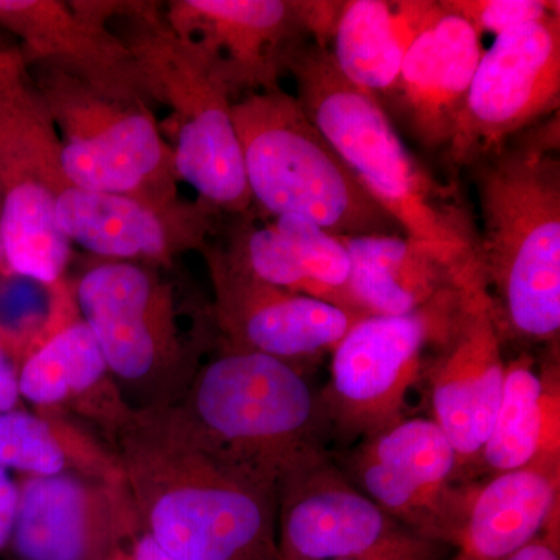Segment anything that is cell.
Masks as SVG:
<instances>
[{
	"label": "cell",
	"instance_id": "29",
	"mask_svg": "<svg viewBox=\"0 0 560 560\" xmlns=\"http://www.w3.org/2000/svg\"><path fill=\"white\" fill-rule=\"evenodd\" d=\"M293 7L308 38H313L312 43L330 50L345 2L293 0Z\"/></svg>",
	"mask_w": 560,
	"mask_h": 560
},
{
	"label": "cell",
	"instance_id": "16",
	"mask_svg": "<svg viewBox=\"0 0 560 560\" xmlns=\"http://www.w3.org/2000/svg\"><path fill=\"white\" fill-rule=\"evenodd\" d=\"M501 346L485 280H474L423 374L430 381L433 420L455 448L463 480L480 460L499 410L506 372Z\"/></svg>",
	"mask_w": 560,
	"mask_h": 560
},
{
	"label": "cell",
	"instance_id": "2",
	"mask_svg": "<svg viewBox=\"0 0 560 560\" xmlns=\"http://www.w3.org/2000/svg\"><path fill=\"white\" fill-rule=\"evenodd\" d=\"M478 264L501 340L558 342L559 119L537 124L474 165Z\"/></svg>",
	"mask_w": 560,
	"mask_h": 560
},
{
	"label": "cell",
	"instance_id": "9",
	"mask_svg": "<svg viewBox=\"0 0 560 560\" xmlns=\"http://www.w3.org/2000/svg\"><path fill=\"white\" fill-rule=\"evenodd\" d=\"M33 69L60 135L70 186L160 206L180 201L173 151L150 103L103 94L58 70Z\"/></svg>",
	"mask_w": 560,
	"mask_h": 560
},
{
	"label": "cell",
	"instance_id": "22",
	"mask_svg": "<svg viewBox=\"0 0 560 560\" xmlns=\"http://www.w3.org/2000/svg\"><path fill=\"white\" fill-rule=\"evenodd\" d=\"M560 517V460L471 482L452 560H506Z\"/></svg>",
	"mask_w": 560,
	"mask_h": 560
},
{
	"label": "cell",
	"instance_id": "6",
	"mask_svg": "<svg viewBox=\"0 0 560 560\" xmlns=\"http://www.w3.org/2000/svg\"><path fill=\"white\" fill-rule=\"evenodd\" d=\"M232 119L253 202L275 219L308 220L338 237L404 235L294 95L282 88L245 95Z\"/></svg>",
	"mask_w": 560,
	"mask_h": 560
},
{
	"label": "cell",
	"instance_id": "32",
	"mask_svg": "<svg viewBox=\"0 0 560 560\" xmlns=\"http://www.w3.org/2000/svg\"><path fill=\"white\" fill-rule=\"evenodd\" d=\"M114 560H178L171 552L161 547L160 541L145 528L132 534L130 539L121 545Z\"/></svg>",
	"mask_w": 560,
	"mask_h": 560
},
{
	"label": "cell",
	"instance_id": "17",
	"mask_svg": "<svg viewBox=\"0 0 560 560\" xmlns=\"http://www.w3.org/2000/svg\"><path fill=\"white\" fill-rule=\"evenodd\" d=\"M164 16L208 55L234 98L279 90L291 55L311 40L293 0H173Z\"/></svg>",
	"mask_w": 560,
	"mask_h": 560
},
{
	"label": "cell",
	"instance_id": "8",
	"mask_svg": "<svg viewBox=\"0 0 560 560\" xmlns=\"http://www.w3.org/2000/svg\"><path fill=\"white\" fill-rule=\"evenodd\" d=\"M121 396L136 410L176 404L194 377L171 285L150 265L102 260L73 287Z\"/></svg>",
	"mask_w": 560,
	"mask_h": 560
},
{
	"label": "cell",
	"instance_id": "7",
	"mask_svg": "<svg viewBox=\"0 0 560 560\" xmlns=\"http://www.w3.org/2000/svg\"><path fill=\"white\" fill-rule=\"evenodd\" d=\"M70 183L60 135L20 47L0 49V235L7 271L55 289L72 243L57 224Z\"/></svg>",
	"mask_w": 560,
	"mask_h": 560
},
{
	"label": "cell",
	"instance_id": "25",
	"mask_svg": "<svg viewBox=\"0 0 560 560\" xmlns=\"http://www.w3.org/2000/svg\"><path fill=\"white\" fill-rule=\"evenodd\" d=\"M440 13V2L429 0H349L331 40L334 60L360 90L388 94L408 47Z\"/></svg>",
	"mask_w": 560,
	"mask_h": 560
},
{
	"label": "cell",
	"instance_id": "19",
	"mask_svg": "<svg viewBox=\"0 0 560 560\" xmlns=\"http://www.w3.org/2000/svg\"><path fill=\"white\" fill-rule=\"evenodd\" d=\"M55 213L62 235L88 253L153 267L171 264L184 250L205 248L219 210L201 200L160 206L69 186Z\"/></svg>",
	"mask_w": 560,
	"mask_h": 560
},
{
	"label": "cell",
	"instance_id": "13",
	"mask_svg": "<svg viewBox=\"0 0 560 560\" xmlns=\"http://www.w3.org/2000/svg\"><path fill=\"white\" fill-rule=\"evenodd\" d=\"M342 474L419 536L453 547L471 482L460 478L452 442L433 419L400 420L360 442Z\"/></svg>",
	"mask_w": 560,
	"mask_h": 560
},
{
	"label": "cell",
	"instance_id": "33",
	"mask_svg": "<svg viewBox=\"0 0 560 560\" xmlns=\"http://www.w3.org/2000/svg\"><path fill=\"white\" fill-rule=\"evenodd\" d=\"M20 368L0 348V412L21 408Z\"/></svg>",
	"mask_w": 560,
	"mask_h": 560
},
{
	"label": "cell",
	"instance_id": "20",
	"mask_svg": "<svg viewBox=\"0 0 560 560\" xmlns=\"http://www.w3.org/2000/svg\"><path fill=\"white\" fill-rule=\"evenodd\" d=\"M482 54L481 36L469 22L442 7L412 40L388 94L420 143L448 147Z\"/></svg>",
	"mask_w": 560,
	"mask_h": 560
},
{
	"label": "cell",
	"instance_id": "4",
	"mask_svg": "<svg viewBox=\"0 0 560 560\" xmlns=\"http://www.w3.org/2000/svg\"><path fill=\"white\" fill-rule=\"evenodd\" d=\"M173 407L206 447L278 493L291 475L329 456L319 394L298 366L264 353L223 348Z\"/></svg>",
	"mask_w": 560,
	"mask_h": 560
},
{
	"label": "cell",
	"instance_id": "10",
	"mask_svg": "<svg viewBox=\"0 0 560 560\" xmlns=\"http://www.w3.org/2000/svg\"><path fill=\"white\" fill-rule=\"evenodd\" d=\"M469 283L410 315L366 316L350 327L331 350L329 383L319 394L330 430L363 441L405 419L427 352L447 337Z\"/></svg>",
	"mask_w": 560,
	"mask_h": 560
},
{
	"label": "cell",
	"instance_id": "30",
	"mask_svg": "<svg viewBox=\"0 0 560 560\" xmlns=\"http://www.w3.org/2000/svg\"><path fill=\"white\" fill-rule=\"evenodd\" d=\"M18 482L10 477L9 470L0 466V555L9 550L11 534L16 522Z\"/></svg>",
	"mask_w": 560,
	"mask_h": 560
},
{
	"label": "cell",
	"instance_id": "15",
	"mask_svg": "<svg viewBox=\"0 0 560 560\" xmlns=\"http://www.w3.org/2000/svg\"><path fill=\"white\" fill-rule=\"evenodd\" d=\"M13 560H114L142 528L125 480L81 475L18 477Z\"/></svg>",
	"mask_w": 560,
	"mask_h": 560
},
{
	"label": "cell",
	"instance_id": "24",
	"mask_svg": "<svg viewBox=\"0 0 560 560\" xmlns=\"http://www.w3.org/2000/svg\"><path fill=\"white\" fill-rule=\"evenodd\" d=\"M560 460L558 359L537 364L528 353L506 363L495 420L478 464L492 475Z\"/></svg>",
	"mask_w": 560,
	"mask_h": 560
},
{
	"label": "cell",
	"instance_id": "31",
	"mask_svg": "<svg viewBox=\"0 0 560 560\" xmlns=\"http://www.w3.org/2000/svg\"><path fill=\"white\" fill-rule=\"evenodd\" d=\"M506 560H560V517Z\"/></svg>",
	"mask_w": 560,
	"mask_h": 560
},
{
	"label": "cell",
	"instance_id": "11",
	"mask_svg": "<svg viewBox=\"0 0 560 560\" xmlns=\"http://www.w3.org/2000/svg\"><path fill=\"white\" fill-rule=\"evenodd\" d=\"M445 548L383 511L330 455L280 486L279 560H442Z\"/></svg>",
	"mask_w": 560,
	"mask_h": 560
},
{
	"label": "cell",
	"instance_id": "34",
	"mask_svg": "<svg viewBox=\"0 0 560 560\" xmlns=\"http://www.w3.org/2000/svg\"><path fill=\"white\" fill-rule=\"evenodd\" d=\"M5 272L9 271H7L5 260H3L2 235H0V278H2Z\"/></svg>",
	"mask_w": 560,
	"mask_h": 560
},
{
	"label": "cell",
	"instance_id": "5",
	"mask_svg": "<svg viewBox=\"0 0 560 560\" xmlns=\"http://www.w3.org/2000/svg\"><path fill=\"white\" fill-rule=\"evenodd\" d=\"M103 20L127 44L151 105L165 106L160 124L179 180L219 212L243 215L254 205L226 81L208 55L180 38L151 2H97Z\"/></svg>",
	"mask_w": 560,
	"mask_h": 560
},
{
	"label": "cell",
	"instance_id": "27",
	"mask_svg": "<svg viewBox=\"0 0 560 560\" xmlns=\"http://www.w3.org/2000/svg\"><path fill=\"white\" fill-rule=\"evenodd\" d=\"M276 230L304 272L313 300L329 302L335 307L361 316L349 293L350 257L342 238L316 223L296 217L272 221Z\"/></svg>",
	"mask_w": 560,
	"mask_h": 560
},
{
	"label": "cell",
	"instance_id": "26",
	"mask_svg": "<svg viewBox=\"0 0 560 560\" xmlns=\"http://www.w3.org/2000/svg\"><path fill=\"white\" fill-rule=\"evenodd\" d=\"M0 466L31 477L124 480L113 448L83 422L57 411L0 412Z\"/></svg>",
	"mask_w": 560,
	"mask_h": 560
},
{
	"label": "cell",
	"instance_id": "1",
	"mask_svg": "<svg viewBox=\"0 0 560 560\" xmlns=\"http://www.w3.org/2000/svg\"><path fill=\"white\" fill-rule=\"evenodd\" d=\"M143 528L178 560H279L278 490L210 451L173 405L109 441Z\"/></svg>",
	"mask_w": 560,
	"mask_h": 560
},
{
	"label": "cell",
	"instance_id": "23",
	"mask_svg": "<svg viewBox=\"0 0 560 560\" xmlns=\"http://www.w3.org/2000/svg\"><path fill=\"white\" fill-rule=\"evenodd\" d=\"M350 257L349 293L361 316H404L445 291L482 278L405 235L341 237Z\"/></svg>",
	"mask_w": 560,
	"mask_h": 560
},
{
	"label": "cell",
	"instance_id": "3",
	"mask_svg": "<svg viewBox=\"0 0 560 560\" xmlns=\"http://www.w3.org/2000/svg\"><path fill=\"white\" fill-rule=\"evenodd\" d=\"M287 73L308 119L405 237L464 270L480 268L478 231L459 195L412 156L378 97L346 79L331 51L312 40L293 51Z\"/></svg>",
	"mask_w": 560,
	"mask_h": 560
},
{
	"label": "cell",
	"instance_id": "14",
	"mask_svg": "<svg viewBox=\"0 0 560 560\" xmlns=\"http://www.w3.org/2000/svg\"><path fill=\"white\" fill-rule=\"evenodd\" d=\"M213 290L212 318L224 348L296 366L337 348L359 316L257 279L228 246L201 249Z\"/></svg>",
	"mask_w": 560,
	"mask_h": 560
},
{
	"label": "cell",
	"instance_id": "12",
	"mask_svg": "<svg viewBox=\"0 0 560 560\" xmlns=\"http://www.w3.org/2000/svg\"><path fill=\"white\" fill-rule=\"evenodd\" d=\"M559 106L560 14H550L497 36L482 54L448 156L474 167Z\"/></svg>",
	"mask_w": 560,
	"mask_h": 560
},
{
	"label": "cell",
	"instance_id": "18",
	"mask_svg": "<svg viewBox=\"0 0 560 560\" xmlns=\"http://www.w3.org/2000/svg\"><path fill=\"white\" fill-rule=\"evenodd\" d=\"M0 25L21 40L28 68L58 70L103 94L150 103L131 50L94 2L0 0Z\"/></svg>",
	"mask_w": 560,
	"mask_h": 560
},
{
	"label": "cell",
	"instance_id": "28",
	"mask_svg": "<svg viewBox=\"0 0 560 560\" xmlns=\"http://www.w3.org/2000/svg\"><path fill=\"white\" fill-rule=\"evenodd\" d=\"M441 7L469 22L471 28L500 36L550 14H560L559 2L547 0H441Z\"/></svg>",
	"mask_w": 560,
	"mask_h": 560
},
{
	"label": "cell",
	"instance_id": "21",
	"mask_svg": "<svg viewBox=\"0 0 560 560\" xmlns=\"http://www.w3.org/2000/svg\"><path fill=\"white\" fill-rule=\"evenodd\" d=\"M21 399L98 430L109 445L135 408L121 396L80 313L61 324L20 366Z\"/></svg>",
	"mask_w": 560,
	"mask_h": 560
}]
</instances>
